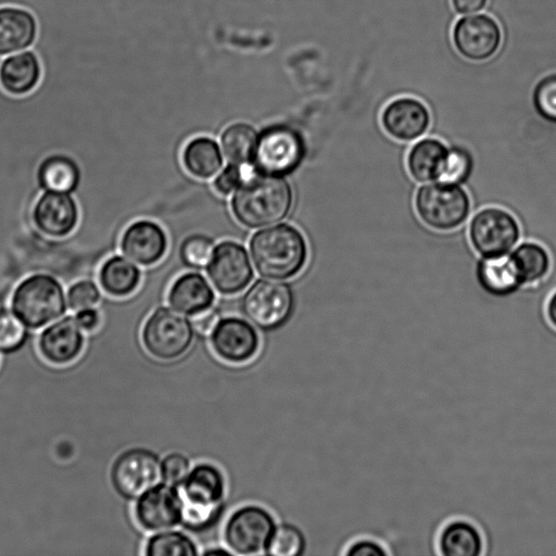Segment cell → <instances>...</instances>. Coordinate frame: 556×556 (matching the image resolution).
Returning <instances> with one entry per match:
<instances>
[{"label":"cell","mask_w":556,"mask_h":556,"mask_svg":"<svg viewBox=\"0 0 556 556\" xmlns=\"http://www.w3.org/2000/svg\"><path fill=\"white\" fill-rule=\"evenodd\" d=\"M292 202L291 186L282 176L260 173L236 189L231 210L241 224L257 228L280 222Z\"/></svg>","instance_id":"6da1fadb"},{"label":"cell","mask_w":556,"mask_h":556,"mask_svg":"<svg viewBox=\"0 0 556 556\" xmlns=\"http://www.w3.org/2000/svg\"><path fill=\"white\" fill-rule=\"evenodd\" d=\"M177 489L181 501L180 525L186 529L195 532L206 530L222 516L226 483L215 465H195Z\"/></svg>","instance_id":"7a4b0ae2"},{"label":"cell","mask_w":556,"mask_h":556,"mask_svg":"<svg viewBox=\"0 0 556 556\" xmlns=\"http://www.w3.org/2000/svg\"><path fill=\"white\" fill-rule=\"evenodd\" d=\"M250 250L258 273L275 279L295 276L307 258L303 235L288 224L257 231L250 241Z\"/></svg>","instance_id":"3957f363"},{"label":"cell","mask_w":556,"mask_h":556,"mask_svg":"<svg viewBox=\"0 0 556 556\" xmlns=\"http://www.w3.org/2000/svg\"><path fill=\"white\" fill-rule=\"evenodd\" d=\"M67 308L61 282L48 274L23 279L11 296V309L30 329H39L62 317Z\"/></svg>","instance_id":"277c9868"},{"label":"cell","mask_w":556,"mask_h":556,"mask_svg":"<svg viewBox=\"0 0 556 556\" xmlns=\"http://www.w3.org/2000/svg\"><path fill=\"white\" fill-rule=\"evenodd\" d=\"M471 208L467 191L459 185L432 182L418 188L415 210L420 220L431 229L450 231L463 225Z\"/></svg>","instance_id":"5b68a950"},{"label":"cell","mask_w":556,"mask_h":556,"mask_svg":"<svg viewBox=\"0 0 556 556\" xmlns=\"http://www.w3.org/2000/svg\"><path fill=\"white\" fill-rule=\"evenodd\" d=\"M194 330L181 314L167 307L154 311L146 320L141 339L147 352L160 361H175L191 346Z\"/></svg>","instance_id":"8992f818"},{"label":"cell","mask_w":556,"mask_h":556,"mask_svg":"<svg viewBox=\"0 0 556 556\" xmlns=\"http://www.w3.org/2000/svg\"><path fill=\"white\" fill-rule=\"evenodd\" d=\"M305 154L301 135L287 125L265 128L256 140L253 162L258 173L283 176L298 168Z\"/></svg>","instance_id":"52a82bcc"},{"label":"cell","mask_w":556,"mask_h":556,"mask_svg":"<svg viewBox=\"0 0 556 556\" xmlns=\"http://www.w3.org/2000/svg\"><path fill=\"white\" fill-rule=\"evenodd\" d=\"M468 236L473 250L483 257L507 255L520 238L516 218L506 210L491 206L470 220Z\"/></svg>","instance_id":"ba28073f"},{"label":"cell","mask_w":556,"mask_h":556,"mask_svg":"<svg viewBox=\"0 0 556 556\" xmlns=\"http://www.w3.org/2000/svg\"><path fill=\"white\" fill-rule=\"evenodd\" d=\"M162 479L160 457L146 448L127 450L117 456L111 469L115 491L127 500L140 497Z\"/></svg>","instance_id":"9c48e42d"},{"label":"cell","mask_w":556,"mask_h":556,"mask_svg":"<svg viewBox=\"0 0 556 556\" xmlns=\"http://www.w3.org/2000/svg\"><path fill=\"white\" fill-rule=\"evenodd\" d=\"M294 296L289 285L260 279L247 291L242 307L245 316L262 329H275L290 317Z\"/></svg>","instance_id":"30bf717a"},{"label":"cell","mask_w":556,"mask_h":556,"mask_svg":"<svg viewBox=\"0 0 556 556\" xmlns=\"http://www.w3.org/2000/svg\"><path fill=\"white\" fill-rule=\"evenodd\" d=\"M275 527V519L268 510L257 505H245L229 516L224 539L233 554L254 555L265 552Z\"/></svg>","instance_id":"8fae6325"},{"label":"cell","mask_w":556,"mask_h":556,"mask_svg":"<svg viewBox=\"0 0 556 556\" xmlns=\"http://www.w3.org/2000/svg\"><path fill=\"white\" fill-rule=\"evenodd\" d=\"M452 39L463 58L483 62L500 50L503 34L495 18L488 14H477L459 18L453 27Z\"/></svg>","instance_id":"7c38bea8"},{"label":"cell","mask_w":556,"mask_h":556,"mask_svg":"<svg viewBox=\"0 0 556 556\" xmlns=\"http://www.w3.org/2000/svg\"><path fill=\"white\" fill-rule=\"evenodd\" d=\"M210 343L219 359L238 365L256 356L261 341L257 331L249 321L226 317L219 319L211 331Z\"/></svg>","instance_id":"4fadbf2b"},{"label":"cell","mask_w":556,"mask_h":556,"mask_svg":"<svg viewBox=\"0 0 556 556\" xmlns=\"http://www.w3.org/2000/svg\"><path fill=\"white\" fill-rule=\"evenodd\" d=\"M138 525L152 532L170 530L181 522V501L177 485L159 483L143 493L135 505Z\"/></svg>","instance_id":"5bb4252c"},{"label":"cell","mask_w":556,"mask_h":556,"mask_svg":"<svg viewBox=\"0 0 556 556\" xmlns=\"http://www.w3.org/2000/svg\"><path fill=\"white\" fill-rule=\"evenodd\" d=\"M207 274L218 291L233 294L243 290L253 277L245 249L233 241L218 244L207 264Z\"/></svg>","instance_id":"9a60e30c"},{"label":"cell","mask_w":556,"mask_h":556,"mask_svg":"<svg viewBox=\"0 0 556 556\" xmlns=\"http://www.w3.org/2000/svg\"><path fill=\"white\" fill-rule=\"evenodd\" d=\"M381 125L392 138L399 141H413L428 130L430 113L420 100L413 97H400L383 108Z\"/></svg>","instance_id":"2e32d148"},{"label":"cell","mask_w":556,"mask_h":556,"mask_svg":"<svg viewBox=\"0 0 556 556\" xmlns=\"http://www.w3.org/2000/svg\"><path fill=\"white\" fill-rule=\"evenodd\" d=\"M31 216L41 232L60 238L75 229L79 212L70 193L43 191L34 205Z\"/></svg>","instance_id":"e0dca14e"},{"label":"cell","mask_w":556,"mask_h":556,"mask_svg":"<svg viewBox=\"0 0 556 556\" xmlns=\"http://www.w3.org/2000/svg\"><path fill=\"white\" fill-rule=\"evenodd\" d=\"M84 334L74 317L66 316L42 330L38 346L50 363L63 365L73 362L84 346Z\"/></svg>","instance_id":"ac0fdd59"},{"label":"cell","mask_w":556,"mask_h":556,"mask_svg":"<svg viewBox=\"0 0 556 556\" xmlns=\"http://www.w3.org/2000/svg\"><path fill=\"white\" fill-rule=\"evenodd\" d=\"M123 253L141 265H152L165 254L167 238L156 223L142 219L129 225L121 240Z\"/></svg>","instance_id":"d6986e66"},{"label":"cell","mask_w":556,"mask_h":556,"mask_svg":"<svg viewBox=\"0 0 556 556\" xmlns=\"http://www.w3.org/2000/svg\"><path fill=\"white\" fill-rule=\"evenodd\" d=\"M437 549L439 556H484L485 539L475 521L456 517L441 527Z\"/></svg>","instance_id":"ffe728a7"},{"label":"cell","mask_w":556,"mask_h":556,"mask_svg":"<svg viewBox=\"0 0 556 556\" xmlns=\"http://www.w3.org/2000/svg\"><path fill=\"white\" fill-rule=\"evenodd\" d=\"M36 38L37 22L29 11L0 7V56L29 48Z\"/></svg>","instance_id":"44dd1931"},{"label":"cell","mask_w":556,"mask_h":556,"mask_svg":"<svg viewBox=\"0 0 556 556\" xmlns=\"http://www.w3.org/2000/svg\"><path fill=\"white\" fill-rule=\"evenodd\" d=\"M40 79V61L33 51L11 55L0 63V87L9 94L30 93Z\"/></svg>","instance_id":"7402d4cb"},{"label":"cell","mask_w":556,"mask_h":556,"mask_svg":"<svg viewBox=\"0 0 556 556\" xmlns=\"http://www.w3.org/2000/svg\"><path fill=\"white\" fill-rule=\"evenodd\" d=\"M168 302L177 312L195 316L211 308L214 302V292L202 275L187 273L178 277L172 285Z\"/></svg>","instance_id":"603a6c76"},{"label":"cell","mask_w":556,"mask_h":556,"mask_svg":"<svg viewBox=\"0 0 556 556\" xmlns=\"http://www.w3.org/2000/svg\"><path fill=\"white\" fill-rule=\"evenodd\" d=\"M477 280L489 294L508 296L522 286V281L510 256L481 258L476 267Z\"/></svg>","instance_id":"cb8c5ba5"},{"label":"cell","mask_w":556,"mask_h":556,"mask_svg":"<svg viewBox=\"0 0 556 556\" xmlns=\"http://www.w3.org/2000/svg\"><path fill=\"white\" fill-rule=\"evenodd\" d=\"M448 148L439 139L424 138L408 151L406 165L409 175L418 182L439 180Z\"/></svg>","instance_id":"d4e9b609"},{"label":"cell","mask_w":556,"mask_h":556,"mask_svg":"<svg viewBox=\"0 0 556 556\" xmlns=\"http://www.w3.org/2000/svg\"><path fill=\"white\" fill-rule=\"evenodd\" d=\"M36 178L43 191L72 194L79 188L81 172L73 157L51 154L40 162Z\"/></svg>","instance_id":"484cf974"},{"label":"cell","mask_w":556,"mask_h":556,"mask_svg":"<svg viewBox=\"0 0 556 556\" xmlns=\"http://www.w3.org/2000/svg\"><path fill=\"white\" fill-rule=\"evenodd\" d=\"M186 169L198 178H210L222 167L223 157L218 144L208 137L190 140L182 151Z\"/></svg>","instance_id":"4316f807"},{"label":"cell","mask_w":556,"mask_h":556,"mask_svg":"<svg viewBox=\"0 0 556 556\" xmlns=\"http://www.w3.org/2000/svg\"><path fill=\"white\" fill-rule=\"evenodd\" d=\"M103 290L114 296L131 294L140 282V270L128 260L115 255L108 258L99 270Z\"/></svg>","instance_id":"83f0119b"},{"label":"cell","mask_w":556,"mask_h":556,"mask_svg":"<svg viewBox=\"0 0 556 556\" xmlns=\"http://www.w3.org/2000/svg\"><path fill=\"white\" fill-rule=\"evenodd\" d=\"M514 262L522 285L535 283L548 273L551 258L539 243L523 242L509 255Z\"/></svg>","instance_id":"f1b7e54d"},{"label":"cell","mask_w":556,"mask_h":556,"mask_svg":"<svg viewBox=\"0 0 556 556\" xmlns=\"http://www.w3.org/2000/svg\"><path fill=\"white\" fill-rule=\"evenodd\" d=\"M257 134L245 123H235L222 134V147L225 155L233 163L244 164L253 159Z\"/></svg>","instance_id":"f546056e"},{"label":"cell","mask_w":556,"mask_h":556,"mask_svg":"<svg viewBox=\"0 0 556 556\" xmlns=\"http://www.w3.org/2000/svg\"><path fill=\"white\" fill-rule=\"evenodd\" d=\"M147 556H194L197 545L180 531L165 530L150 536L144 546Z\"/></svg>","instance_id":"4dcf8cb0"},{"label":"cell","mask_w":556,"mask_h":556,"mask_svg":"<svg viewBox=\"0 0 556 556\" xmlns=\"http://www.w3.org/2000/svg\"><path fill=\"white\" fill-rule=\"evenodd\" d=\"M305 538L301 530L290 523H280L275 527L265 548L270 556H299L304 553Z\"/></svg>","instance_id":"1f68e13d"},{"label":"cell","mask_w":556,"mask_h":556,"mask_svg":"<svg viewBox=\"0 0 556 556\" xmlns=\"http://www.w3.org/2000/svg\"><path fill=\"white\" fill-rule=\"evenodd\" d=\"M472 172L470 152L458 146L448 148L445 165L439 181L462 185L468 180Z\"/></svg>","instance_id":"d6a6232c"},{"label":"cell","mask_w":556,"mask_h":556,"mask_svg":"<svg viewBox=\"0 0 556 556\" xmlns=\"http://www.w3.org/2000/svg\"><path fill=\"white\" fill-rule=\"evenodd\" d=\"M532 101L541 117L556 123V74L547 75L538 81L533 89Z\"/></svg>","instance_id":"836d02e7"},{"label":"cell","mask_w":556,"mask_h":556,"mask_svg":"<svg viewBox=\"0 0 556 556\" xmlns=\"http://www.w3.org/2000/svg\"><path fill=\"white\" fill-rule=\"evenodd\" d=\"M25 327L12 309L0 308V350L12 352L18 349L26 339Z\"/></svg>","instance_id":"e575fe53"},{"label":"cell","mask_w":556,"mask_h":556,"mask_svg":"<svg viewBox=\"0 0 556 556\" xmlns=\"http://www.w3.org/2000/svg\"><path fill=\"white\" fill-rule=\"evenodd\" d=\"M213 252V241L203 235L189 236L180 247L181 260L187 265L197 268L207 265Z\"/></svg>","instance_id":"d590c367"},{"label":"cell","mask_w":556,"mask_h":556,"mask_svg":"<svg viewBox=\"0 0 556 556\" xmlns=\"http://www.w3.org/2000/svg\"><path fill=\"white\" fill-rule=\"evenodd\" d=\"M101 299L98 286L89 279L73 283L66 294L67 306L72 311L93 307Z\"/></svg>","instance_id":"8d00e7d4"},{"label":"cell","mask_w":556,"mask_h":556,"mask_svg":"<svg viewBox=\"0 0 556 556\" xmlns=\"http://www.w3.org/2000/svg\"><path fill=\"white\" fill-rule=\"evenodd\" d=\"M342 556H391V553L380 540L363 535L353 539L344 548Z\"/></svg>","instance_id":"74e56055"},{"label":"cell","mask_w":556,"mask_h":556,"mask_svg":"<svg viewBox=\"0 0 556 556\" xmlns=\"http://www.w3.org/2000/svg\"><path fill=\"white\" fill-rule=\"evenodd\" d=\"M190 471V462L181 453H170L162 460L163 480L169 484L178 485Z\"/></svg>","instance_id":"f35d334b"},{"label":"cell","mask_w":556,"mask_h":556,"mask_svg":"<svg viewBox=\"0 0 556 556\" xmlns=\"http://www.w3.org/2000/svg\"><path fill=\"white\" fill-rule=\"evenodd\" d=\"M242 182L241 164L231 162L216 177L215 189L222 194H228L236 190Z\"/></svg>","instance_id":"ab89813d"},{"label":"cell","mask_w":556,"mask_h":556,"mask_svg":"<svg viewBox=\"0 0 556 556\" xmlns=\"http://www.w3.org/2000/svg\"><path fill=\"white\" fill-rule=\"evenodd\" d=\"M74 319L83 331H92L100 324V314L93 307L76 311Z\"/></svg>","instance_id":"60d3db41"},{"label":"cell","mask_w":556,"mask_h":556,"mask_svg":"<svg viewBox=\"0 0 556 556\" xmlns=\"http://www.w3.org/2000/svg\"><path fill=\"white\" fill-rule=\"evenodd\" d=\"M218 320V315L215 311L206 309L195 315L192 326L200 332L211 333Z\"/></svg>","instance_id":"b9f144b4"},{"label":"cell","mask_w":556,"mask_h":556,"mask_svg":"<svg viewBox=\"0 0 556 556\" xmlns=\"http://www.w3.org/2000/svg\"><path fill=\"white\" fill-rule=\"evenodd\" d=\"M489 0H451L452 7L458 14H472L483 10Z\"/></svg>","instance_id":"7bdbcfd3"},{"label":"cell","mask_w":556,"mask_h":556,"mask_svg":"<svg viewBox=\"0 0 556 556\" xmlns=\"http://www.w3.org/2000/svg\"><path fill=\"white\" fill-rule=\"evenodd\" d=\"M544 313L548 324L556 330V291L547 300Z\"/></svg>","instance_id":"ee69618b"},{"label":"cell","mask_w":556,"mask_h":556,"mask_svg":"<svg viewBox=\"0 0 556 556\" xmlns=\"http://www.w3.org/2000/svg\"><path fill=\"white\" fill-rule=\"evenodd\" d=\"M204 556H220V555H232L233 553L227 548L224 547H213L207 548L202 553Z\"/></svg>","instance_id":"f6af8a7d"}]
</instances>
